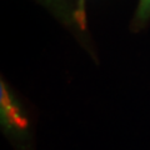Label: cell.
I'll return each mask as SVG.
<instances>
[{
    "mask_svg": "<svg viewBox=\"0 0 150 150\" xmlns=\"http://www.w3.org/2000/svg\"><path fill=\"white\" fill-rule=\"evenodd\" d=\"M0 115L6 134L16 144L26 145L30 137V118L3 81L0 84Z\"/></svg>",
    "mask_w": 150,
    "mask_h": 150,
    "instance_id": "obj_1",
    "label": "cell"
},
{
    "mask_svg": "<svg viewBox=\"0 0 150 150\" xmlns=\"http://www.w3.org/2000/svg\"><path fill=\"white\" fill-rule=\"evenodd\" d=\"M75 19L80 28L85 26V0H78V8L75 11Z\"/></svg>",
    "mask_w": 150,
    "mask_h": 150,
    "instance_id": "obj_2",
    "label": "cell"
},
{
    "mask_svg": "<svg viewBox=\"0 0 150 150\" xmlns=\"http://www.w3.org/2000/svg\"><path fill=\"white\" fill-rule=\"evenodd\" d=\"M150 16V0H140L138 8V18L146 19Z\"/></svg>",
    "mask_w": 150,
    "mask_h": 150,
    "instance_id": "obj_3",
    "label": "cell"
},
{
    "mask_svg": "<svg viewBox=\"0 0 150 150\" xmlns=\"http://www.w3.org/2000/svg\"><path fill=\"white\" fill-rule=\"evenodd\" d=\"M50 1H55V0H50Z\"/></svg>",
    "mask_w": 150,
    "mask_h": 150,
    "instance_id": "obj_4",
    "label": "cell"
}]
</instances>
